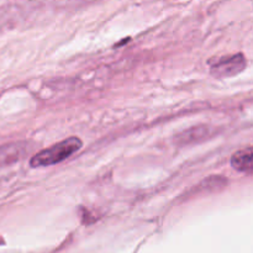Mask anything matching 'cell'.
Instances as JSON below:
<instances>
[{
    "mask_svg": "<svg viewBox=\"0 0 253 253\" xmlns=\"http://www.w3.org/2000/svg\"><path fill=\"white\" fill-rule=\"evenodd\" d=\"M21 155V148L17 145H7L0 147V166L9 165L19 160Z\"/></svg>",
    "mask_w": 253,
    "mask_h": 253,
    "instance_id": "5b68a950",
    "label": "cell"
},
{
    "mask_svg": "<svg viewBox=\"0 0 253 253\" xmlns=\"http://www.w3.org/2000/svg\"><path fill=\"white\" fill-rule=\"evenodd\" d=\"M231 166L239 172L251 173L253 168L252 147L244 148V150L235 153L231 158Z\"/></svg>",
    "mask_w": 253,
    "mask_h": 253,
    "instance_id": "3957f363",
    "label": "cell"
},
{
    "mask_svg": "<svg viewBox=\"0 0 253 253\" xmlns=\"http://www.w3.org/2000/svg\"><path fill=\"white\" fill-rule=\"evenodd\" d=\"M210 74L217 79L230 78L241 73L247 66L246 57L242 53L229 54L209 62Z\"/></svg>",
    "mask_w": 253,
    "mask_h": 253,
    "instance_id": "7a4b0ae2",
    "label": "cell"
},
{
    "mask_svg": "<svg viewBox=\"0 0 253 253\" xmlns=\"http://www.w3.org/2000/svg\"><path fill=\"white\" fill-rule=\"evenodd\" d=\"M82 141L78 137H69L46 150L40 151L30 160V166L32 168L49 167V166L58 165L67 158L71 157L82 148Z\"/></svg>",
    "mask_w": 253,
    "mask_h": 253,
    "instance_id": "6da1fadb",
    "label": "cell"
},
{
    "mask_svg": "<svg viewBox=\"0 0 253 253\" xmlns=\"http://www.w3.org/2000/svg\"><path fill=\"white\" fill-rule=\"evenodd\" d=\"M207 126H197V127H192L187 131H183L179 136H177V140L180 141V143H193L194 141L204 138L207 136Z\"/></svg>",
    "mask_w": 253,
    "mask_h": 253,
    "instance_id": "277c9868",
    "label": "cell"
}]
</instances>
